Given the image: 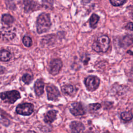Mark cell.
<instances>
[{
    "label": "cell",
    "mask_w": 133,
    "mask_h": 133,
    "mask_svg": "<svg viewBox=\"0 0 133 133\" xmlns=\"http://www.w3.org/2000/svg\"><path fill=\"white\" fill-rule=\"evenodd\" d=\"M34 105L30 103L20 104L16 108L17 113L23 115H29L33 112Z\"/></svg>",
    "instance_id": "cell-4"
},
{
    "label": "cell",
    "mask_w": 133,
    "mask_h": 133,
    "mask_svg": "<svg viewBox=\"0 0 133 133\" xmlns=\"http://www.w3.org/2000/svg\"><path fill=\"white\" fill-rule=\"evenodd\" d=\"M133 44V35H127L125 36L121 42V45L122 47H128Z\"/></svg>",
    "instance_id": "cell-12"
},
{
    "label": "cell",
    "mask_w": 133,
    "mask_h": 133,
    "mask_svg": "<svg viewBox=\"0 0 133 133\" xmlns=\"http://www.w3.org/2000/svg\"><path fill=\"white\" fill-rule=\"evenodd\" d=\"M50 16L46 13L41 14L37 18L36 22L37 31L39 34L47 32L51 26Z\"/></svg>",
    "instance_id": "cell-1"
},
{
    "label": "cell",
    "mask_w": 133,
    "mask_h": 133,
    "mask_svg": "<svg viewBox=\"0 0 133 133\" xmlns=\"http://www.w3.org/2000/svg\"><path fill=\"white\" fill-rule=\"evenodd\" d=\"M89 109L91 111H97L101 108V104H100L98 103L90 104L89 105Z\"/></svg>",
    "instance_id": "cell-21"
},
{
    "label": "cell",
    "mask_w": 133,
    "mask_h": 133,
    "mask_svg": "<svg viewBox=\"0 0 133 133\" xmlns=\"http://www.w3.org/2000/svg\"><path fill=\"white\" fill-rule=\"evenodd\" d=\"M110 45V39L106 35H102L99 37L94 42L92 48L96 52H104L107 51Z\"/></svg>",
    "instance_id": "cell-2"
},
{
    "label": "cell",
    "mask_w": 133,
    "mask_h": 133,
    "mask_svg": "<svg viewBox=\"0 0 133 133\" xmlns=\"http://www.w3.org/2000/svg\"><path fill=\"white\" fill-rule=\"evenodd\" d=\"M85 133H94V132H92V131H86V132H85Z\"/></svg>",
    "instance_id": "cell-25"
},
{
    "label": "cell",
    "mask_w": 133,
    "mask_h": 133,
    "mask_svg": "<svg viewBox=\"0 0 133 133\" xmlns=\"http://www.w3.org/2000/svg\"><path fill=\"white\" fill-rule=\"evenodd\" d=\"M57 112L55 110H50L44 115V122L47 123H51L54 122L57 117Z\"/></svg>",
    "instance_id": "cell-10"
},
{
    "label": "cell",
    "mask_w": 133,
    "mask_h": 133,
    "mask_svg": "<svg viewBox=\"0 0 133 133\" xmlns=\"http://www.w3.org/2000/svg\"><path fill=\"white\" fill-rule=\"evenodd\" d=\"M121 118L125 121H128L132 119L133 115L130 112H124L121 114Z\"/></svg>",
    "instance_id": "cell-17"
},
{
    "label": "cell",
    "mask_w": 133,
    "mask_h": 133,
    "mask_svg": "<svg viewBox=\"0 0 133 133\" xmlns=\"http://www.w3.org/2000/svg\"><path fill=\"white\" fill-rule=\"evenodd\" d=\"M46 91L47 93V98L49 100H56L60 95L57 87L52 85L47 86Z\"/></svg>",
    "instance_id": "cell-6"
},
{
    "label": "cell",
    "mask_w": 133,
    "mask_h": 133,
    "mask_svg": "<svg viewBox=\"0 0 133 133\" xmlns=\"http://www.w3.org/2000/svg\"><path fill=\"white\" fill-rule=\"evenodd\" d=\"M22 81L26 84H29L32 81V77L29 74H25L22 76Z\"/></svg>",
    "instance_id": "cell-19"
},
{
    "label": "cell",
    "mask_w": 133,
    "mask_h": 133,
    "mask_svg": "<svg viewBox=\"0 0 133 133\" xmlns=\"http://www.w3.org/2000/svg\"><path fill=\"white\" fill-rule=\"evenodd\" d=\"M22 42L24 46L29 47L32 45V39L28 36H24L22 39Z\"/></svg>",
    "instance_id": "cell-18"
},
{
    "label": "cell",
    "mask_w": 133,
    "mask_h": 133,
    "mask_svg": "<svg viewBox=\"0 0 133 133\" xmlns=\"http://www.w3.org/2000/svg\"><path fill=\"white\" fill-rule=\"evenodd\" d=\"M85 84L88 90L94 91L98 87L100 84V80L97 76H89L85 79Z\"/></svg>",
    "instance_id": "cell-5"
},
{
    "label": "cell",
    "mask_w": 133,
    "mask_h": 133,
    "mask_svg": "<svg viewBox=\"0 0 133 133\" xmlns=\"http://www.w3.org/2000/svg\"><path fill=\"white\" fill-rule=\"evenodd\" d=\"M62 91L63 93L71 96L74 92V88L71 85H66L62 87Z\"/></svg>",
    "instance_id": "cell-14"
},
{
    "label": "cell",
    "mask_w": 133,
    "mask_h": 133,
    "mask_svg": "<svg viewBox=\"0 0 133 133\" xmlns=\"http://www.w3.org/2000/svg\"><path fill=\"white\" fill-rule=\"evenodd\" d=\"M44 84L42 79H37L34 84V89L37 96H39L44 92Z\"/></svg>",
    "instance_id": "cell-11"
},
{
    "label": "cell",
    "mask_w": 133,
    "mask_h": 133,
    "mask_svg": "<svg viewBox=\"0 0 133 133\" xmlns=\"http://www.w3.org/2000/svg\"><path fill=\"white\" fill-rule=\"evenodd\" d=\"M5 71H6L5 68L4 66H3L0 65V74L4 73Z\"/></svg>",
    "instance_id": "cell-23"
},
{
    "label": "cell",
    "mask_w": 133,
    "mask_h": 133,
    "mask_svg": "<svg viewBox=\"0 0 133 133\" xmlns=\"http://www.w3.org/2000/svg\"><path fill=\"white\" fill-rule=\"evenodd\" d=\"M62 66V63L60 59H54L50 62L49 71L51 74L56 75L60 72Z\"/></svg>",
    "instance_id": "cell-7"
},
{
    "label": "cell",
    "mask_w": 133,
    "mask_h": 133,
    "mask_svg": "<svg viewBox=\"0 0 133 133\" xmlns=\"http://www.w3.org/2000/svg\"><path fill=\"white\" fill-rule=\"evenodd\" d=\"M0 97L4 102L14 103L20 98V95L17 90H11L1 93Z\"/></svg>",
    "instance_id": "cell-3"
},
{
    "label": "cell",
    "mask_w": 133,
    "mask_h": 133,
    "mask_svg": "<svg viewBox=\"0 0 133 133\" xmlns=\"http://www.w3.org/2000/svg\"><path fill=\"white\" fill-rule=\"evenodd\" d=\"M11 58V54L8 50L3 49L0 50V60L2 61H8Z\"/></svg>",
    "instance_id": "cell-13"
},
{
    "label": "cell",
    "mask_w": 133,
    "mask_h": 133,
    "mask_svg": "<svg viewBox=\"0 0 133 133\" xmlns=\"http://www.w3.org/2000/svg\"><path fill=\"white\" fill-rule=\"evenodd\" d=\"M126 29L127 30H129L133 32V22L128 23L126 26Z\"/></svg>",
    "instance_id": "cell-22"
},
{
    "label": "cell",
    "mask_w": 133,
    "mask_h": 133,
    "mask_svg": "<svg viewBox=\"0 0 133 133\" xmlns=\"http://www.w3.org/2000/svg\"><path fill=\"white\" fill-rule=\"evenodd\" d=\"M70 128L72 133H84L85 127L84 125L77 121H74L70 124Z\"/></svg>",
    "instance_id": "cell-9"
},
{
    "label": "cell",
    "mask_w": 133,
    "mask_h": 133,
    "mask_svg": "<svg viewBox=\"0 0 133 133\" xmlns=\"http://www.w3.org/2000/svg\"><path fill=\"white\" fill-rule=\"evenodd\" d=\"M70 112L75 116L82 115L85 114V110L81 103L74 102L72 103L70 109Z\"/></svg>",
    "instance_id": "cell-8"
},
{
    "label": "cell",
    "mask_w": 133,
    "mask_h": 133,
    "mask_svg": "<svg viewBox=\"0 0 133 133\" xmlns=\"http://www.w3.org/2000/svg\"><path fill=\"white\" fill-rule=\"evenodd\" d=\"M2 20L3 22L7 24H10L14 22L13 17L8 14H5L2 16Z\"/></svg>",
    "instance_id": "cell-16"
},
{
    "label": "cell",
    "mask_w": 133,
    "mask_h": 133,
    "mask_svg": "<svg viewBox=\"0 0 133 133\" xmlns=\"http://www.w3.org/2000/svg\"><path fill=\"white\" fill-rule=\"evenodd\" d=\"M112 5L114 6H119L124 4L126 0H110Z\"/></svg>",
    "instance_id": "cell-20"
},
{
    "label": "cell",
    "mask_w": 133,
    "mask_h": 133,
    "mask_svg": "<svg viewBox=\"0 0 133 133\" xmlns=\"http://www.w3.org/2000/svg\"><path fill=\"white\" fill-rule=\"evenodd\" d=\"M99 20V17L96 14H92L89 19L90 25L92 28H95Z\"/></svg>",
    "instance_id": "cell-15"
},
{
    "label": "cell",
    "mask_w": 133,
    "mask_h": 133,
    "mask_svg": "<svg viewBox=\"0 0 133 133\" xmlns=\"http://www.w3.org/2000/svg\"><path fill=\"white\" fill-rule=\"evenodd\" d=\"M27 133H36V132H34V131H28L27 132Z\"/></svg>",
    "instance_id": "cell-24"
}]
</instances>
